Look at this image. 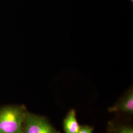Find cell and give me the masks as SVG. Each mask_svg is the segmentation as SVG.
I'll list each match as a JSON object with an SVG mask.
<instances>
[{
	"label": "cell",
	"instance_id": "obj_2",
	"mask_svg": "<svg viewBox=\"0 0 133 133\" xmlns=\"http://www.w3.org/2000/svg\"><path fill=\"white\" fill-rule=\"evenodd\" d=\"M23 133H60L45 117L27 113L24 120Z\"/></svg>",
	"mask_w": 133,
	"mask_h": 133
},
{
	"label": "cell",
	"instance_id": "obj_1",
	"mask_svg": "<svg viewBox=\"0 0 133 133\" xmlns=\"http://www.w3.org/2000/svg\"><path fill=\"white\" fill-rule=\"evenodd\" d=\"M27 113L23 105L6 107L0 109V133H23Z\"/></svg>",
	"mask_w": 133,
	"mask_h": 133
},
{
	"label": "cell",
	"instance_id": "obj_6",
	"mask_svg": "<svg viewBox=\"0 0 133 133\" xmlns=\"http://www.w3.org/2000/svg\"><path fill=\"white\" fill-rule=\"evenodd\" d=\"M93 128L88 125L81 126V128L77 133H93Z\"/></svg>",
	"mask_w": 133,
	"mask_h": 133
},
{
	"label": "cell",
	"instance_id": "obj_4",
	"mask_svg": "<svg viewBox=\"0 0 133 133\" xmlns=\"http://www.w3.org/2000/svg\"><path fill=\"white\" fill-rule=\"evenodd\" d=\"M63 129L65 133H77L81 126L76 118V111L71 109L66 114L63 120Z\"/></svg>",
	"mask_w": 133,
	"mask_h": 133
},
{
	"label": "cell",
	"instance_id": "obj_3",
	"mask_svg": "<svg viewBox=\"0 0 133 133\" xmlns=\"http://www.w3.org/2000/svg\"><path fill=\"white\" fill-rule=\"evenodd\" d=\"M109 111L110 112H120L133 114V88L131 87L127 91L114 105L109 108Z\"/></svg>",
	"mask_w": 133,
	"mask_h": 133
},
{
	"label": "cell",
	"instance_id": "obj_5",
	"mask_svg": "<svg viewBox=\"0 0 133 133\" xmlns=\"http://www.w3.org/2000/svg\"><path fill=\"white\" fill-rule=\"evenodd\" d=\"M109 133H133V129L130 126L109 124L108 127Z\"/></svg>",
	"mask_w": 133,
	"mask_h": 133
},
{
	"label": "cell",
	"instance_id": "obj_7",
	"mask_svg": "<svg viewBox=\"0 0 133 133\" xmlns=\"http://www.w3.org/2000/svg\"><path fill=\"white\" fill-rule=\"evenodd\" d=\"M130 1H131L132 3H133V0H130Z\"/></svg>",
	"mask_w": 133,
	"mask_h": 133
}]
</instances>
